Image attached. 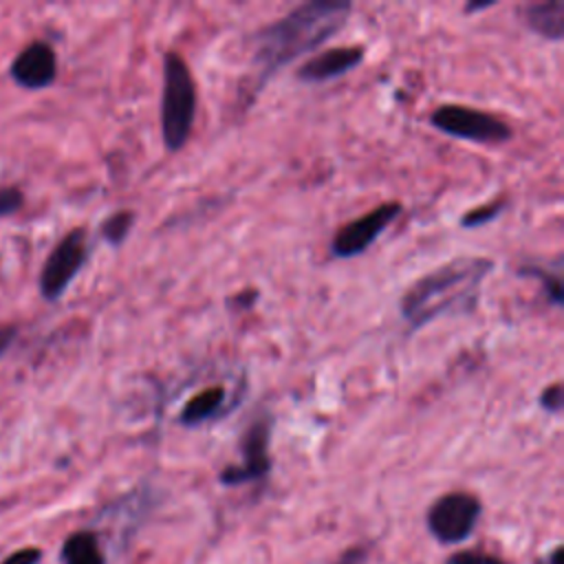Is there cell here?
<instances>
[{"label": "cell", "mask_w": 564, "mask_h": 564, "mask_svg": "<svg viewBox=\"0 0 564 564\" xmlns=\"http://www.w3.org/2000/svg\"><path fill=\"white\" fill-rule=\"evenodd\" d=\"M225 401L227 390L223 386H209L187 399V403L178 412V423L185 427L203 425L205 421L220 416V412L225 410Z\"/></svg>", "instance_id": "7c38bea8"}, {"label": "cell", "mask_w": 564, "mask_h": 564, "mask_svg": "<svg viewBox=\"0 0 564 564\" xmlns=\"http://www.w3.org/2000/svg\"><path fill=\"white\" fill-rule=\"evenodd\" d=\"M42 549L37 546H24L13 551L11 555H7L0 564H40L42 562Z\"/></svg>", "instance_id": "ffe728a7"}, {"label": "cell", "mask_w": 564, "mask_h": 564, "mask_svg": "<svg viewBox=\"0 0 564 564\" xmlns=\"http://www.w3.org/2000/svg\"><path fill=\"white\" fill-rule=\"evenodd\" d=\"M445 564H509L505 562L502 557L494 555V553H485V551H476V549H469V551H456L452 553Z\"/></svg>", "instance_id": "e0dca14e"}, {"label": "cell", "mask_w": 564, "mask_h": 564, "mask_svg": "<svg viewBox=\"0 0 564 564\" xmlns=\"http://www.w3.org/2000/svg\"><path fill=\"white\" fill-rule=\"evenodd\" d=\"M368 555H370V551H368L366 544H355V546H348V549L337 557L335 564H366V562H368Z\"/></svg>", "instance_id": "44dd1931"}, {"label": "cell", "mask_w": 564, "mask_h": 564, "mask_svg": "<svg viewBox=\"0 0 564 564\" xmlns=\"http://www.w3.org/2000/svg\"><path fill=\"white\" fill-rule=\"evenodd\" d=\"M13 333H15V328H13V326H11V328L0 330V355L9 348V344H11V339H13Z\"/></svg>", "instance_id": "603a6c76"}, {"label": "cell", "mask_w": 564, "mask_h": 564, "mask_svg": "<svg viewBox=\"0 0 564 564\" xmlns=\"http://www.w3.org/2000/svg\"><path fill=\"white\" fill-rule=\"evenodd\" d=\"M15 84L29 90L46 88L55 82L57 75V57L51 44L33 42L18 53L9 68Z\"/></svg>", "instance_id": "9c48e42d"}, {"label": "cell", "mask_w": 564, "mask_h": 564, "mask_svg": "<svg viewBox=\"0 0 564 564\" xmlns=\"http://www.w3.org/2000/svg\"><path fill=\"white\" fill-rule=\"evenodd\" d=\"M507 207V200H491L487 205H480V207H474L469 209L463 218H460V227L465 229H476V227H482L487 223H491L494 218H498Z\"/></svg>", "instance_id": "2e32d148"}, {"label": "cell", "mask_w": 564, "mask_h": 564, "mask_svg": "<svg viewBox=\"0 0 564 564\" xmlns=\"http://www.w3.org/2000/svg\"><path fill=\"white\" fill-rule=\"evenodd\" d=\"M494 7V0H485V2H469L465 4V13H476V11H482V9H489Z\"/></svg>", "instance_id": "cb8c5ba5"}, {"label": "cell", "mask_w": 564, "mask_h": 564, "mask_svg": "<svg viewBox=\"0 0 564 564\" xmlns=\"http://www.w3.org/2000/svg\"><path fill=\"white\" fill-rule=\"evenodd\" d=\"M196 119V84L187 62L176 51L163 57V90H161V134L170 152H178L194 128Z\"/></svg>", "instance_id": "3957f363"}, {"label": "cell", "mask_w": 564, "mask_h": 564, "mask_svg": "<svg viewBox=\"0 0 564 564\" xmlns=\"http://www.w3.org/2000/svg\"><path fill=\"white\" fill-rule=\"evenodd\" d=\"M137 220V214L132 209H119L115 214H110L104 223H101V236L108 245L119 247L123 245V240L130 236V229Z\"/></svg>", "instance_id": "5bb4252c"}, {"label": "cell", "mask_w": 564, "mask_h": 564, "mask_svg": "<svg viewBox=\"0 0 564 564\" xmlns=\"http://www.w3.org/2000/svg\"><path fill=\"white\" fill-rule=\"evenodd\" d=\"M403 205L397 200L381 203L375 209L366 212L364 216L346 223L330 240V251L335 258H355L370 249L377 238L401 216Z\"/></svg>", "instance_id": "ba28073f"}, {"label": "cell", "mask_w": 564, "mask_h": 564, "mask_svg": "<svg viewBox=\"0 0 564 564\" xmlns=\"http://www.w3.org/2000/svg\"><path fill=\"white\" fill-rule=\"evenodd\" d=\"M350 11L348 0H308L262 26L253 35V93H260L280 68L333 37L346 24Z\"/></svg>", "instance_id": "6da1fadb"}, {"label": "cell", "mask_w": 564, "mask_h": 564, "mask_svg": "<svg viewBox=\"0 0 564 564\" xmlns=\"http://www.w3.org/2000/svg\"><path fill=\"white\" fill-rule=\"evenodd\" d=\"M366 57L364 46H335L328 51H322L317 55H313L311 59H306L295 77L304 84H322V82H330L335 77H341L350 70H355Z\"/></svg>", "instance_id": "30bf717a"}, {"label": "cell", "mask_w": 564, "mask_h": 564, "mask_svg": "<svg viewBox=\"0 0 564 564\" xmlns=\"http://www.w3.org/2000/svg\"><path fill=\"white\" fill-rule=\"evenodd\" d=\"M24 203V196L18 187H2L0 189V218L15 214Z\"/></svg>", "instance_id": "d6986e66"}, {"label": "cell", "mask_w": 564, "mask_h": 564, "mask_svg": "<svg viewBox=\"0 0 564 564\" xmlns=\"http://www.w3.org/2000/svg\"><path fill=\"white\" fill-rule=\"evenodd\" d=\"M562 557H564V546L557 544V546H553L549 553L540 555L533 564H562Z\"/></svg>", "instance_id": "7402d4cb"}, {"label": "cell", "mask_w": 564, "mask_h": 564, "mask_svg": "<svg viewBox=\"0 0 564 564\" xmlns=\"http://www.w3.org/2000/svg\"><path fill=\"white\" fill-rule=\"evenodd\" d=\"M520 275H527V278H535L540 280L544 293H546V300L549 304L553 306H562V300H564V291H562V280H560V273H551L549 269L544 267H533V264H527L518 271Z\"/></svg>", "instance_id": "9a60e30c"}, {"label": "cell", "mask_w": 564, "mask_h": 564, "mask_svg": "<svg viewBox=\"0 0 564 564\" xmlns=\"http://www.w3.org/2000/svg\"><path fill=\"white\" fill-rule=\"evenodd\" d=\"M59 562L62 564H106L99 535L90 529L70 533L59 549Z\"/></svg>", "instance_id": "4fadbf2b"}, {"label": "cell", "mask_w": 564, "mask_h": 564, "mask_svg": "<svg viewBox=\"0 0 564 564\" xmlns=\"http://www.w3.org/2000/svg\"><path fill=\"white\" fill-rule=\"evenodd\" d=\"M430 123L447 137L465 139L471 143L496 145L511 139L513 130L509 123L491 112L467 108L460 104H443L430 115Z\"/></svg>", "instance_id": "5b68a950"}, {"label": "cell", "mask_w": 564, "mask_h": 564, "mask_svg": "<svg viewBox=\"0 0 564 564\" xmlns=\"http://www.w3.org/2000/svg\"><path fill=\"white\" fill-rule=\"evenodd\" d=\"M494 271V260L480 256L454 258L421 275L399 300V313L412 330L447 313H471L482 280Z\"/></svg>", "instance_id": "7a4b0ae2"}, {"label": "cell", "mask_w": 564, "mask_h": 564, "mask_svg": "<svg viewBox=\"0 0 564 564\" xmlns=\"http://www.w3.org/2000/svg\"><path fill=\"white\" fill-rule=\"evenodd\" d=\"M480 516L482 502L476 494L447 491L430 505L425 513V527L436 542L449 546L471 538Z\"/></svg>", "instance_id": "277c9868"}, {"label": "cell", "mask_w": 564, "mask_h": 564, "mask_svg": "<svg viewBox=\"0 0 564 564\" xmlns=\"http://www.w3.org/2000/svg\"><path fill=\"white\" fill-rule=\"evenodd\" d=\"M88 258V238L82 227L68 231L55 249L48 253L42 273H40V293L44 300L55 302L59 300L75 275L82 271Z\"/></svg>", "instance_id": "52a82bcc"}, {"label": "cell", "mask_w": 564, "mask_h": 564, "mask_svg": "<svg viewBox=\"0 0 564 564\" xmlns=\"http://www.w3.org/2000/svg\"><path fill=\"white\" fill-rule=\"evenodd\" d=\"M540 408L549 414H557L562 410V386L555 381L551 386H546L542 392H540Z\"/></svg>", "instance_id": "ac0fdd59"}, {"label": "cell", "mask_w": 564, "mask_h": 564, "mask_svg": "<svg viewBox=\"0 0 564 564\" xmlns=\"http://www.w3.org/2000/svg\"><path fill=\"white\" fill-rule=\"evenodd\" d=\"M271 430H273V419L271 414H260L258 419L251 421V425L245 430L240 438V463L238 465H227L220 474L218 480L225 487H238L247 482H256L269 476L271 471Z\"/></svg>", "instance_id": "8992f818"}, {"label": "cell", "mask_w": 564, "mask_h": 564, "mask_svg": "<svg viewBox=\"0 0 564 564\" xmlns=\"http://www.w3.org/2000/svg\"><path fill=\"white\" fill-rule=\"evenodd\" d=\"M522 24L535 35L560 42L564 37V0H542L520 7Z\"/></svg>", "instance_id": "8fae6325"}]
</instances>
